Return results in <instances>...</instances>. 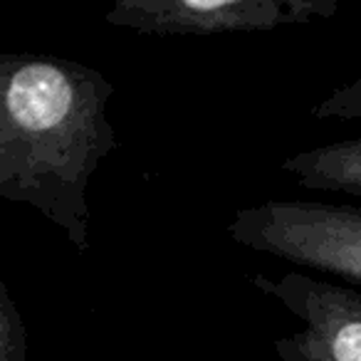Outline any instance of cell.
Listing matches in <instances>:
<instances>
[{
    "label": "cell",
    "mask_w": 361,
    "mask_h": 361,
    "mask_svg": "<svg viewBox=\"0 0 361 361\" xmlns=\"http://www.w3.org/2000/svg\"><path fill=\"white\" fill-rule=\"evenodd\" d=\"M111 97L106 75L77 60L0 55V198L35 208L80 252L92 247L90 180L121 146Z\"/></svg>",
    "instance_id": "cell-1"
},
{
    "label": "cell",
    "mask_w": 361,
    "mask_h": 361,
    "mask_svg": "<svg viewBox=\"0 0 361 361\" xmlns=\"http://www.w3.org/2000/svg\"><path fill=\"white\" fill-rule=\"evenodd\" d=\"M233 243L297 267L361 285V208L267 198L228 221Z\"/></svg>",
    "instance_id": "cell-2"
},
{
    "label": "cell",
    "mask_w": 361,
    "mask_h": 361,
    "mask_svg": "<svg viewBox=\"0 0 361 361\" xmlns=\"http://www.w3.org/2000/svg\"><path fill=\"white\" fill-rule=\"evenodd\" d=\"M336 0H116L104 23L151 37H211L331 20Z\"/></svg>",
    "instance_id": "cell-3"
},
{
    "label": "cell",
    "mask_w": 361,
    "mask_h": 361,
    "mask_svg": "<svg viewBox=\"0 0 361 361\" xmlns=\"http://www.w3.org/2000/svg\"><path fill=\"white\" fill-rule=\"evenodd\" d=\"M250 282L302 322L300 331L272 341L280 361H361V292L305 272Z\"/></svg>",
    "instance_id": "cell-4"
},
{
    "label": "cell",
    "mask_w": 361,
    "mask_h": 361,
    "mask_svg": "<svg viewBox=\"0 0 361 361\" xmlns=\"http://www.w3.org/2000/svg\"><path fill=\"white\" fill-rule=\"evenodd\" d=\"M300 188L361 198V136L287 156L280 164Z\"/></svg>",
    "instance_id": "cell-5"
},
{
    "label": "cell",
    "mask_w": 361,
    "mask_h": 361,
    "mask_svg": "<svg viewBox=\"0 0 361 361\" xmlns=\"http://www.w3.org/2000/svg\"><path fill=\"white\" fill-rule=\"evenodd\" d=\"M0 361H27V329L6 282H0Z\"/></svg>",
    "instance_id": "cell-6"
},
{
    "label": "cell",
    "mask_w": 361,
    "mask_h": 361,
    "mask_svg": "<svg viewBox=\"0 0 361 361\" xmlns=\"http://www.w3.org/2000/svg\"><path fill=\"white\" fill-rule=\"evenodd\" d=\"M312 116L314 119H339V121L361 119V77H356L354 82L339 87L326 99H322L312 109Z\"/></svg>",
    "instance_id": "cell-7"
}]
</instances>
